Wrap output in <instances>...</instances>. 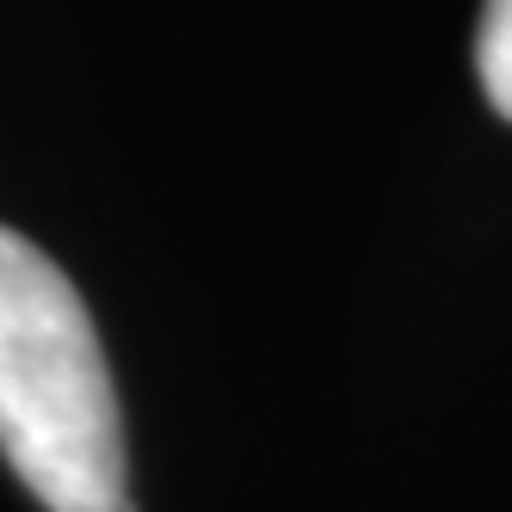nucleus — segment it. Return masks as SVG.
I'll return each instance as SVG.
<instances>
[{
    "instance_id": "f257e3e1",
    "label": "nucleus",
    "mask_w": 512,
    "mask_h": 512,
    "mask_svg": "<svg viewBox=\"0 0 512 512\" xmlns=\"http://www.w3.org/2000/svg\"><path fill=\"white\" fill-rule=\"evenodd\" d=\"M0 451L50 512H130L124 414L93 315L13 229H0Z\"/></svg>"
},
{
    "instance_id": "f03ea898",
    "label": "nucleus",
    "mask_w": 512,
    "mask_h": 512,
    "mask_svg": "<svg viewBox=\"0 0 512 512\" xmlns=\"http://www.w3.org/2000/svg\"><path fill=\"white\" fill-rule=\"evenodd\" d=\"M475 75L488 105L512 124V0H482V31H475Z\"/></svg>"
}]
</instances>
